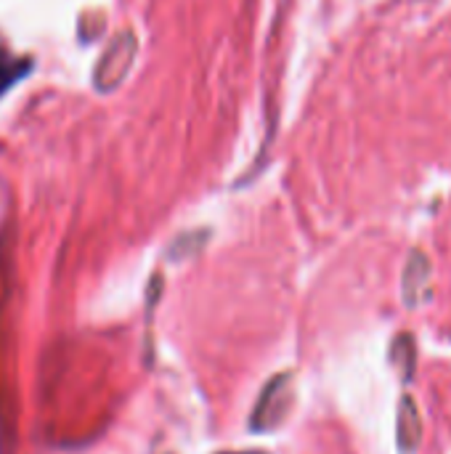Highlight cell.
<instances>
[{
  "label": "cell",
  "mask_w": 451,
  "mask_h": 454,
  "mask_svg": "<svg viewBox=\"0 0 451 454\" xmlns=\"http://www.w3.org/2000/svg\"><path fill=\"white\" fill-rule=\"evenodd\" d=\"M221 454H266V452H221Z\"/></svg>",
  "instance_id": "52a82bcc"
},
{
  "label": "cell",
  "mask_w": 451,
  "mask_h": 454,
  "mask_svg": "<svg viewBox=\"0 0 451 454\" xmlns=\"http://www.w3.org/2000/svg\"><path fill=\"white\" fill-rule=\"evenodd\" d=\"M136 51H138V43H136V35L133 32H120L109 48L104 51V56L98 59L96 64V72H93V85L98 93H109L114 88L122 85V80L128 77L133 61H136Z\"/></svg>",
  "instance_id": "6da1fadb"
},
{
  "label": "cell",
  "mask_w": 451,
  "mask_h": 454,
  "mask_svg": "<svg viewBox=\"0 0 451 454\" xmlns=\"http://www.w3.org/2000/svg\"><path fill=\"white\" fill-rule=\"evenodd\" d=\"M428 285H431V261L425 253L415 250L404 271V303L409 309H417L428 298Z\"/></svg>",
  "instance_id": "3957f363"
},
{
  "label": "cell",
  "mask_w": 451,
  "mask_h": 454,
  "mask_svg": "<svg viewBox=\"0 0 451 454\" xmlns=\"http://www.w3.org/2000/svg\"><path fill=\"white\" fill-rule=\"evenodd\" d=\"M391 359H393L396 370L401 372V378L409 383L412 375H415V364H417V351H415V343H412L409 335H399V338L393 340V354H391Z\"/></svg>",
  "instance_id": "8992f818"
},
{
  "label": "cell",
  "mask_w": 451,
  "mask_h": 454,
  "mask_svg": "<svg viewBox=\"0 0 451 454\" xmlns=\"http://www.w3.org/2000/svg\"><path fill=\"white\" fill-rule=\"evenodd\" d=\"M29 69H32V61H29V59L11 56L5 48H0V96H3L11 85H16Z\"/></svg>",
  "instance_id": "5b68a950"
},
{
  "label": "cell",
  "mask_w": 451,
  "mask_h": 454,
  "mask_svg": "<svg viewBox=\"0 0 451 454\" xmlns=\"http://www.w3.org/2000/svg\"><path fill=\"white\" fill-rule=\"evenodd\" d=\"M420 439H423V420H420L417 404L409 396H404L399 407V426H396V442H399L401 454L417 452Z\"/></svg>",
  "instance_id": "277c9868"
},
{
  "label": "cell",
  "mask_w": 451,
  "mask_h": 454,
  "mask_svg": "<svg viewBox=\"0 0 451 454\" xmlns=\"http://www.w3.org/2000/svg\"><path fill=\"white\" fill-rule=\"evenodd\" d=\"M292 372H284V375H276L260 394L255 410H253V420H250V428L258 431V434H266V431H274L284 423V418L290 415L292 410V402H295V391H292Z\"/></svg>",
  "instance_id": "7a4b0ae2"
}]
</instances>
